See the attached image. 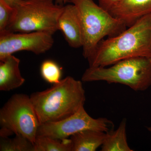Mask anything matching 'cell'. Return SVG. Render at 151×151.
Here are the masks:
<instances>
[{
  "label": "cell",
  "instance_id": "cell-5",
  "mask_svg": "<svg viewBox=\"0 0 151 151\" xmlns=\"http://www.w3.org/2000/svg\"><path fill=\"white\" fill-rule=\"evenodd\" d=\"M63 6L54 0H20L14 7L13 19L4 33L43 31L54 34L58 30Z\"/></svg>",
  "mask_w": 151,
  "mask_h": 151
},
{
  "label": "cell",
  "instance_id": "cell-9",
  "mask_svg": "<svg viewBox=\"0 0 151 151\" xmlns=\"http://www.w3.org/2000/svg\"><path fill=\"white\" fill-rule=\"evenodd\" d=\"M58 30H60L68 45L72 48L82 47V27L80 15L77 7L73 4L65 5L58 20Z\"/></svg>",
  "mask_w": 151,
  "mask_h": 151
},
{
  "label": "cell",
  "instance_id": "cell-6",
  "mask_svg": "<svg viewBox=\"0 0 151 151\" xmlns=\"http://www.w3.org/2000/svg\"><path fill=\"white\" fill-rule=\"evenodd\" d=\"M40 123L30 96L12 95L0 110V136L21 135L34 145Z\"/></svg>",
  "mask_w": 151,
  "mask_h": 151
},
{
  "label": "cell",
  "instance_id": "cell-12",
  "mask_svg": "<svg viewBox=\"0 0 151 151\" xmlns=\"http://www.w3.org/2000/svg\"><path fill=\"white\" fill-rule=\"evenodd\" d=\"M106 133L94 130H86L70 137L72 151H95L102 146Z\"/></svg>",
  "mask_w": 151,
  "mask_h": 151
},
{
  "label": "cell",
  "instance_id": "cell-4",
  "mask_svg": "<svg viewBox=\"0 0 151 151\" xmlns=\"http://www.w3.org/2000/svg\"><path fill=\"white\" fill-rule=\"evenodd\" d=\"M80 15L83 37V55L87 59L104 38L116 36L127 27L109 12L100 7L94 0H70Z\"/></svg>",
  "mask_w": 151,
  "mask_h": 151
},
{
  "label": "cell",
  "instance_id": "cell-14",
  "mask_svg": "<svg viewBox=\"0 0 151 151\" xmlns=\"http://www.w3.org/2000/svg\"><path fill=\"white\" fill-rule=\"evenodd\" d=\"M71 139H54L45 136H37L34 151H72Z\"/></svg>",
  "mask_w": 151,
  "mask_h": 151
},
{
  "label": "cell",
  "instance_id": "cell-19",
  "mask_svg": "<svg viewBox=\"0 0 151 151\" xmlns=\"http://www.w3.org/2000/svg\"><path fill=\"white\" fill-rule=\"evenodd\" d=\"M11 6L14 7L20 0H3Z\"/></svg>",
  "mask_w": 151,
  "mask_h": 151
},
{
  "label": "cell",
  "instance_id": "cell-13",
  "mask_svg": "<svg viewBox=\"0 0 151 151\" xmlns=\"http://www.w3.org/2000/svg\"><path fill=\"white\" fill-rule=\"evenodd\" d=\"M127 119H123L118 129L106 133L101 151H133L127 142Z\"/></svg>",
  "mask_w": 151,
  "mask_h": 151
},
{
  "label": "cell",
  "instance_id": "cell-17",
  "mask_svg": "<svg viewBox=\"0 0 151 151\" xmlns=\"http://www.w3.org/2000/svg\"><path fill=\"white\" fill-rule=\"evenodd\" d=\"M14 13V7L0 0V34L5 32L13 19Z\"/></svg>",
  "mask_w": 151,
  "mask_h": 151
},
{
  "label": "cell",
  "instance_id": "cell-10",
  "mask_svg": "<svg viewBox=\"0 0 151 151\" xmlns=\"http://www.w3.org/2000/svg\"><path fill=\"white\" fill-rule=\"evenodd\" d=\"M109 13L129 27L142 17L151 13V0H123Z\"/></svg>",
  "mask_w": 151,
  "mask_h": 151
},
{
  "label": "cell",
  "instance_id": "cell-21",
  "mask_svg": "<svg viewBox=\"0 0 151 151\" xmlns=\"http://www.w3.org/2000/svg\"><path fill=\"white\" fill-rule=\"evenodd\" d=\"M147 129L148 131H150V132H151V127H147Z\"/></svg>",
  "mask_w": 151,
  "mask_h": 151
},
{
  "label": "cell",
  "instance_id": "cell-1",
  "mask_svg": "<svg viewBox=\"0 0 151 151\" xmlns=\"http://www.w3.org/2000/svg\"><path fill=\"white\" fill-rule=\"evenodd\" d=\"M139 56L151 58V13L142 17L120 34L100 41L87 60L89 67H106Z\"/></svg>",
  "mask_w": 151,
  "mask_h": 151
},
{
  "label": "cell",
  "instance_id": "cell-3",
  "mask_svg": "<svg viewBox=\"0 0 151 151\" xmlns=\"http://www.w3.org/2000/svg\"><path fill=\"white\" fill-rule=\"evenodd\" d=\"M81 80L122 84L135 91H145L151 86V58L134 57L106 67H89Z\"/></svg>",
  "mask_w": 151,
  "mask_h": 151
},
{
  "label": "cell",
  "instance_id": "cell-2",
  "mask_svg": "<svg viewBox=\"0 0 151 151\" xmlns=\"http://www.w3.org/2000/svg\"><path fill=\"white\" fill-rule=\"evenodd\" d=\"M30 97L40 125L66 119L84 106L86 100L82 82L70 76Z\"/></svg>",
  "mask_w": 151,
  "mask_h": 151
},
{
  "label": "cell",
  "instance_id": "cell-20",
  "mask_svg": "<svg viewBox=\"0 0 151 151\" xmlns=\"http://www.w3.org/2000/svg\"><path fill=\"white\" fill-rule=\"evenodd\" d=\"M55 4L58 5L63 6L68 3H69L70 0H54Z\"/></svg>",
  "mask_w": 151,
  "mask_h": 151
},
{
  "label": "cell",
  "instance_id": "cell-15",
  "mask_svg": "<svg viewBox=\"0 0 151 151\" xmlns=\"http://www.w3.org/2000/svg\"><path fill=\"white\" fill-rule=\"evenodd\" d=\"M1 151H34V145L27 138L16 135L13 138L1 137Z\"/></svg>",
  "mask_w": 151,
  "mask_h": 151
},
{
  "label": "cell",
  "instance_id": "cell-8",
  "mask_svg": "<svg viewBox=\"0 0 151 151\" xmlns=\"http://www.w3.org/2000/svg\"><path fill=\"white\" fill-rule=\"evenodd\" d=\"M53 34L43 31L6 32L0 35V60L17 52H31L42 54L51 48Z\"/></svg>",
  "mask_w": 151,
  "mask_h": 151
},
{
  "label": "cell",
  "instance_id": "cell-11",
  "mask_svg": "<svg viewBox=\"0 0 151 151\" xmlns=\"http://www.w3.org/2000/svg\"><path fill=\"white\" fill-rule=\"evenodd\" d=\"M0 60V90L8 92L22 86L25 80L20 70L19 59L11 55Z\"/></svg>",
  "mask_w": 151,
  "mask_h": 151
},
{
  "label": "cell",
  "instance_id": "cell-7",
  "mask_svg": "<svg viewBox=\"0 0 151 151\" xmlns=\"http://www.w3.org/2000/svg\"><path fill=\"white\" fill-rule=\"evenodd\" d=\"M114 124L111 120L105 118L94 119L83 106L63 120L41 124L37 136L63 139L84 130H96L106 133L114 129Z\"/></svg>",
  "mask_w": 151,
  "mask_h": 151
},
{
  "label": "cell",
  "instance_id": "cell-16",
  "mask_svg": "<svg viewBox=\"0 0 151 151\" xmlns=\"http://www.w3.org/2000/svg\"><path fill=\"white\" fill-rule=\"evenodd\" d=\"M40 73L42 78L50 84H57L61 80V68L56 62L52 60H47L42 63Z\"/></svg>",
  "mask_w": 151,
  "mask_h": 151
},
{
  "label": "cell",
  "instance_id": "cell-18",
  "mask_svg": "<svg viewBox=\"0 0 151 151\" xmlns=\"http://www.w3.org/2000/svg\"><path fill=\"white\" fill-rule=\"evenodd\" d=\"M123 0H98V5L103 9L110 12L122 2Z\"/></svg>",
  "mask_w": 151,
  "mask_h": 151
}]
</instances>
